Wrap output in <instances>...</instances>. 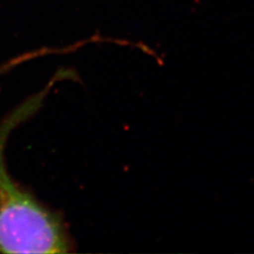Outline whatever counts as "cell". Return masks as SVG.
<instances>
[{
  "mask_svg": "<svg viewBox=\"0 0 254 254\" xmlns=\"http://www.w3.org/2000/svg\"><path fill=\"white\" fill-rule=\"evenodd\" d=\"M28 102L0 124V252L68 253L73 243L65 221L58 212L37 200L6 170L4 144L13 127L38 104Z\"/></svg>",
  "mask_w": 254,
  "mask_h": 254,
  "instance_id": "cell-1",
  "label": "cell"
}]
</instances>
